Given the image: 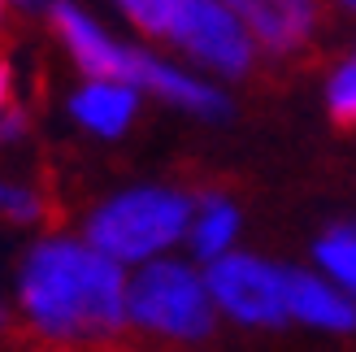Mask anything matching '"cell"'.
Instances as JSON below:
<instances>
[{
    "mask_svg": "<svg viewBox=\"0 0 356 352\" xmlns=\"http://www.w3.org/2000/svg\"><path fill=\"white\" fill-rule=\"evenodd\" d=\"M22 305L52 335H109L127 318V283L96 248L40 243L22 270Z\"/></svg>",
    "mask_w": 356,
    "mask_h": 352,
    "instance_id": "cell-1",
    "label": "cell"
},
{
    "mask_svg": "<svg viewBox=\"0 0 356 352\" xmlns=\"http://www.w3.org/2000/svg\"><path fill=\"white\" fill-rule=\"evenodd\" d=\"M187 231V200L174 191H131L100 209L87 226L92 248L113 261H144Z\"/></svg>",
    "mask_w": 356,
    "mask_h": 352,
    "instance_id": "cell-2",
    "label": "cell"
},
{
    "mask_svg": "<svg viewBox=\"0 0 356 352\" xmlns=\"http://www.w3.org/2000/svg\"><path fill=\"white\" fill-rule=\"evenodd\" d=\"M209 283H200L187 266L174 261H156L127 287V313L131 322L148 326V330H165L178 339H195L213 326V309H209Z\"/></svg>",
    "mask_w": 356,
    "mask_h": 352,
    "instance_id": "cell-3",
    "label": "cell"
},
{
    "mask_svg": "<svg viewBox=\"0 0 356 352\" xmlns=\"http://www.w3.org/2000/svg\"><path fill=\"white\" fill-rule=\"evenodd\" d=\"M170 40L183 52H191L195 61L222 70V74H243V70L252 65L248 26L222 5V0H187L174 31H170Z\"/></svg>",
    "mask_w": 356,
    "mask_h": 352,
    "instance_id": "cell-4",
    "label": "cell"
},
{
    "mask_svg": "<svg viewBox=\"0 0 356 352\" xmlns=\"http://www.w3.org/2000/svg\"><path fill=\"white\" fill-rule=\"evenodd\" d=\"M209 287L222 301V309H230L243 322L274 326V322H282V313H287L282 274L270 270L257 257H218L209 266Z\"/></svg>",
    "mask_w": 356,
    "mask_h": 352,
    "instance_id": "cell-5",
    "label": "cell"
},
{
    "mask_svg": "<svg viewBox=\"0 0 356 352\" xmlns=\"http://www.w3.org/2000/svg\"><path fill=\"white\" fill-rule=\"evenodd\" d=\"M52 22H57L61 40L70 44L74 61L92 74L96 83H139V61L144 52H131L113 44L87 13H79L74 5H52Z\"/></svg>",
    "mask_w": 356,
    "mask_h": 352,
    "instance_id": "cell-6",
    "label": "cell"
},
{
    "mask_svg": "<svg viewBox=\"0 0 356 352\" xmlns=\"http://www.w3.org/2000/svg\"><path fill=\"white\" fill-rule=\"evenodd\" d=\"M270 52H296L317 26V0H222Z\"/></svg>",
    "mask_w": 356,
    "mask_h": 352,
    "instance_id": "cell-7",
    "label": "cell"
},
{
    "mask_svg": "<svg viewBox=\"0 0 356 352\" xmlns=\"http://www.w3.org/2000/svg\"><path fill=\"white\" fill-rule=\"evenodd\" d=\"M282 287H287V313H296L300 322L330 326V330H352L356 326V309L334 287L317 283L313 274L291 270V274H282Z\"/></svg>",
    "mask_w": 356,
    "mask_h": 352,
    "instance_id": "cell-8",
    "label": "cell"
},
{
    "mask_svg": "<svg viewBox=\"0 0 356 352\" xmlns=\"http://www.w3.org/2000/svg\"><path fill=\"white\" fill-rule=\"evenodd\" d=\"M131 109H135V92L127 83H92L74 96L79 122H87L100 135H118L131 122Z\"/></svg>",
    "mask_w": 356,
    "mask_h": 352,
    "instance_id": "cell-9",
    "label": "cell"
},
{
    "mask_svg": "<svg viewBox=\"0 0 356 352\" xmlns=\"http://www.w3.org/2000/svg\"><path fill=\"white\" fill-rule=\"evenodd\" d=\"M139 83L152 87V92H161V96H170V100H178V104H187V109H200V113H222L226 109V100L218 92H209L204 83L178 74V70L152 61V57L139 61Z\"/></svg>",
    "mask_w": 356,
    "mask_h": 352,
    "instance_id": "cell-10",
    "label": "cell"
},
{
    "mask_svg": "<svg viewBox=\"0 0 356 352\" xmlns=\"http://www.w3.org/2000/svg\"><path fill=\"white\" fill-rule=\"evenodd\" d=\"M317 257H322V266L339 278V283H348L356 291V231H352V226L330 231L322 243H317Z\"/></svg>",
    "mask_w": 356,
    "mask_h": 352,
    "instance_id": "cell-11",
    "label": "cell"
},
{
    "mask_svg": "<svg viewBox=\"0 0 356 352\" xmlns=\"http://www.w3.org/2000/svg\"><path fill=\"white\" fill-rule=\"evenodd\" d=\"M230 235H235V214H230L226 205H209L204 218L195 222V235H191V239H195V253H200V257L218 261V257L226 253Z\"/></svg>",
    "mask_w": 356,
    "mask_h": 352,
    "instance_id": "cell-12",
    "label": "cell"
},
{
    "mask_svg": "<svg viewBox=\"0 0 356 352\" xmlns=\"http://www.w3.org/2000/svg\"><path fill=\"white\" fill-rule=\"evenodd\" d=\"M118 5L127 9V13H131V22H135V26H144L148 35H170L187 0H118Z\"/></svg>",
    "mask_w": 356,
    "mask_h": 352,
    "instance_id": "cell-13",
    "label": "cell"
},
{
    "mask_svg": "<svg viewBox=\"0 0 356 352\" xmlns=\"http://www.w3.org/2000/svg\"><path fill=\"white\" fill-rule=\"evenodd\" d=\"M330 113L339 127H356V57L330 79Z\"/></svg>",
    "mask_w": 356,
    "mask_h": 352,
    "instance_id": "cell-14",
    "label": "cell"
},
{
    "mask_svg": "<svg viewBox=\"0 0 356 352\" xmlns=\"http://www.w3.org/2000/svg\"><path fill=\"white\" fill-rule=\"evenodd\" d=\"M0 218H9V222H40L44 218V200L35 196V191L0 183Z\"/></svg>",
    "mask_w": 356,
    "mask_h": 352,
    "instance_id": "cell-15",
    "label": "cell"
},
{
    "mask_svg": "<svg viewBox=\"0 0 356 352\" xmlns=\"http://www.w3.org/2000/svg\"><path fill=\"white\" fill-rule=\"evenodd\" d=\"M22 131V118L17 109H9V70L0 65V135H17Z\"/></svg>",
    "mask_w": 356,
    "mask_h": 352,
    "instance_id": "cell-16",
    "label": "cell"
},
{
    "mask_svg": "<svg viewBox=\"0 0 356 352\" xmlns=\"http://www.w3.org/2000/svg\"><path fill=\"white\" fill-rule=\"evenodd\" d=\"M13 5H26L31 9V5H40V0H13Z\"/></svg>",
    "mask_w": 356,
    "mask_h": 352,
    "instance_id": "cell-17",
    "label": "cell"
},
{
    "mask_svg": "<svg viewBox=\"0 0 356 352\" xmlns=\"http://www.w3.org/2000/svg\"><path fill=\"white\" fill-rule=\"evenodd\" d=\"M339 5H348V9H356V0H339Z\"/></svg>",
    "mask_w": 356,
    "mask_h": 352,
    "instance_id": "cell-18",
    "label": "cell"
},
{
    "mask_svg": "<svg viewBox=\"0 0 356 352\" xmlns=\"http://www.w3.org/2000/svg\"><path fill=\"white\" fill-rule=\"evenodd\" d=\"M5 5H9V0H0V17H5Z\"/></svg>",
    "mask_w": 356,
    "mask_h": 352,
    "instance_id": "cell-19",
    "label": "cell"
}]
</instances>
